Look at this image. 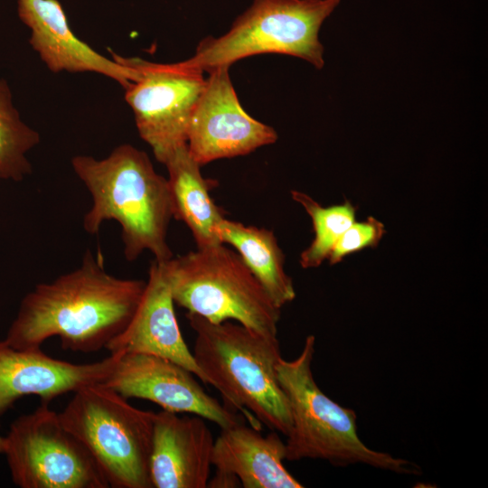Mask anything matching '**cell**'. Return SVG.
Segmentation results:
<instances>
[{"mask_svg": "<svg viewBox=\"0 0 488 488\" xmlns=\"http://www.w3.org/2000/svg\"><path fill=\"white\" fill-rule=\"evenodd\" d=\"M5 446V436L0 435V454L2 453L4 454Z\"/></svg>", "mask_w": 488, "mask_h": 488, "instance_id": "7402d4cb", "label": "cell"}, {"mask_svg": "<svg viewBox=\"0 0 488 488\" xmlns=\"http://www.w3.org/2000/svg\"><path fill=\"white\" fill-rule=\"evenodd\" d=\"M229 68L218 67L208 72L191 117L187 146L201 166L221 158L246 155L277 139L273 127L242 108Z\"/></svg>", "mask_w": 488, "mask_h": 488, "instance_id": "30bf717a", "label": "cell"}, {"mask_svg": "<svg viewBox=\"0 0 488 488\" xmlns=\"http://www.w3.org/2000/svg\"><path fill=\"white\" fill-rule=\"evenodd\" d=\"M71 166L92 198L82 221L86 232L97 234L104 221L112 220L121 227L127 261L146 250L159 262L174 258L167 241L174 218L168 182L146 153L123 144L103 159L75 155Z\"/></svg>", "mask_w": 488, "mask_h": 488, "instance_id": "7a4b0ae2", "label": "cell"}, {"mask_svg": "<svg viewBox=\"0 0 488 488\" xmlns=\"http://www.w3.org/2000/svg\"><path fill=\"white\" fill-rule=\"evenodd\" d=\"M145 283L109 274L102 256L88 250L77 268L23 296L3 341L16 349H40L57 336L64 350L98 352L128 325Z\"/></svg>", "mask_w": 488, "mask_h": 488, "instance_id": "6da1fadb", "label": "cell"}, {"mask_svg": "<svg viewBox=\"0 0 488 488\" xmlns=\"http://www.w3.org/2000/svg\"><path fill=\"white\" fill-rule=\"evenodd\" d=\"M315 338H305L300 354L280 359L278 382L288 400L292 426L287 434L286 460H326L337 466L364 464L398 474H419V466L363 444L357 434L354 410L333 401L316 384L312 361Z\"/></svg>", "mask_w": 488, "mask_h": 488, "instance_id": "277c9868", "label": "cell"}, {"mask_svg": "<svg viewBox=\"0 0 488 488\" xmlns=\"http://www.w3.org/2000/svg\"><path fill=\"white\" fill-rule=\"evenodd\" d=\"M4 454L21 488H108L87 448L42 402L10 426Z\"/></svg>", "mask_w": 488, "mask_h": 488, "instance_id": "ba28073f", "label": "cell"}, {"mask_svg": "<svg viewBox=\"0 0 488 488\" xmlns=\"http://www.w3.org/2000/svg\"><path fill=\"white\" fill-rule=\"evenodd\" d=\"M195 332L192 355L206 384L221 395L225 406L244 413L250 425L287 436L292 420L288 400L278 382L281 356L277 335L239 323H212L186 314Z\"/></svg>", "mask_w": 488, "mask_h": 488, "instance_id": "3957f363", "label": "cell"}, {"mask_svg": "<svg viewBox=\"0 0 488 488\" xmlns=\"http://www.w3.org/2000/svg\"><path fill=\"white\" fill-rule=\"evenodd\" d=\"M384 234V224L373 217L364 221H354L340 237L327 259L334 265L354 252L376 247Z\"/></svg>", "mask_w": 488, "mask_h": 488, "instance_id": "44dd1931", "label": "cell"}, {"mask_svg": "<svg viewBox=\"0 0 488 488\" xmlns=\"http://www.w3.org/2000/svg\"><path fill=\"white\" fill-rule=\"evenodd\" d=\"M341 0H253L223 35L200 42L186 60L203 71L230 67L257 54L297 57L320 70L324 65L319 31Z\"/></svg>", "mask_w": 488, "mask_h": 488, "instance_id": "52a82bcc", "label": "cell"}, {"mask_svg": "<svg viewBox=\"0 0 488 488\" xmlns=\"http://www.w3.org/2000/svg\"><path fill=\"white\" fill-rule=\"evenodd\" d=\"M113 59L136 70L125 89L140 137L164 164L187 144L188 129L196 103L205 87L203 70L183 61L157 63L113 54Z\"/></svg>", "mask_w": 488, "mask_h": 488, "instance_id": "9c48e42d", "label": "cell"}, {"mask_svg": "<svg viewBox=\"0 0 488 488\" xmlns=\"http://www.w3.org/2000/svg\"><path fill=\"white\" fill-rule=\"evenodd\" d=\"M164 165L168 172L173 217L188 227L197 249L221 243L218 225L224 215L210 194L216 182L202 176L187 144L179 146Z\"/></svg>", "mask_w": 488, "mask_h": 488, "instance_id": "e0dca14e", "label": "cell"}, {"mask_svg": "<svg viewBox=\"0 0 488 488\" xmlns=\"http://www.w3.org/2000/svg\"><path fill=\"white\" fill-rule=\"evenodd\" d=\"M213 445L203 418L163 409L155 413L150 457L153 487H207Z\"/></svg>", "mask_w": 488, "mask_h": 488, "instance_id": "9a60e30c", "label": "cell"}, {"mask_svg": "<svg viewBox=\"0 0 488 488\" xmlns=\"http://www.w3.org/2000/svg\"><path fill=\"white\" fill-rule=\"evenodd\" d=\"M218 236L221 243L235 249L278 307L295 299L293 281L284 268L285 256L272 230L224 217Z\"/></svg>", "mask_w": 488, "mask_h": 488, "instance_id": "ac0fdd59", "label": "cell"}, {"mask_svg": "<svg viewBox=\"0 0 488 488\" xmlns=\"http://www.w3.org/2000/svg\"><path fill=\"white\" fill-rule=\"evenodd\" d=\"M17 13L31 30L30 44L52 72H95L127 88L136 70L108 59L71 31L58 0H17Z\"/></svg>", "mask_w": 488, "mask_h": 488, "instance_id": "2e32d148", "label": "cell"}, {"mask_svg": "<svg viewBox=\"0 0 488 488\" xmlns=\"http://www.w3.org/2000/svg\"><path fill=\"white\" fill-rule=\"evenodd\" d=\"M117 355L91 363H72L50 357L42 349H16L0 341V417L26 395L48 403L60 395L102 383Z\"/></svg>", "mask_w": 488, "mask_h": 488, "instance_id": "7c38bea8", "label": "cell"}, {"mask_svg": "<svg viewBox=\"0 0 488 488\" xmlns=\"http://www.w3.org/2000/svg\"><path fill=\"white\" fill-rule=\"evenodd\" d=\"M286 444L278 432L263 436L243 421L221 428L214 439L211 465L216 473L207 487L302 488L285 467Z\"/></svg>", "mask_w": 488, "mask_h": 488, "instance_id": "4fadbf2b", "label": "cell"}, {"mask_svg": "<svg viewBox=\"0 0 488 488\" xmlns=\"http://www.w3.org/2000/svg\"><path fill=\"white\" fill-rule=\"evenodd\" d=\"M174 305L166 261L154 259L134 316L126 329L105 349L110 354L141 352L166 358L191 371L206 384L182 335Z\"/></svg>", "mask_w": 488, "mask_h": 488, "instance_id": "5bb4252c", "label": "cell"}, {"mask_svg": "<svg viewBox=\"0 0 488 488\" xmlns=\"http://www.w3.org/2000/svg\"><path fill=\"white\" fill-rule=\"evenodd\" d=\"M174 304L210 322L234 320L258 332L277 333L281 308L240 256L223 243L166 261Z\"/></svg>", "mask_w": 488, "mask_h": 488, "instance_id": "8992f818", "label": "cell"}, {"mask_svg": "<svg viewBox=\"0 0 488 488\" xmlns=\"http://www.w3.org/2000/svg\"><path fill=\"white\" fill-rule=\"evenodd\" d=\"M60 420L89 452L109 487L153 488L150 457L155 414L99 383L84 386Z\"/></svg>", "mask_w": 488, "mask_h": 488, "instance_id": "5b68a950", "label": "cell"}, {"mask_svg": "<svg viewBox=\"0 0 488 488\" xmlns=\"http://www.w3.org/2000/svg\"><path fill=\"white\" fill-rule=\"evenodd\" d=\"M39 143L40 134L22 120L8 84L0 79V179L19 182L31 174L27 154Z\"/></svg>", "mask_w": 488, "mask_h": 488, "instance_id": "d6986e66", "label": "cell"}, {"mask_svg": "<svg viewBox=\"0 0 488 488\" xmlns=\"http://www.w3.org/2000/svg\"><path fill=\"white\" fill-rule=\"evenodd\" d=\"M116 355L112 371L99 384L124 398L146 399L174 413L197 415L221 428L243 421L242 417L209 395L195 375L181 364L149 353Z\"/></svg>", "mask_w": 488, "mask_h": 488, "instance_id": "8fae6325", "label": "cell"}, {"mask_svg": "<svg viewBox=\"0 0 488 488\" xmlns=\"http://www.w3.org/2000/svg\"><path fill=\"white\" fill-rule=\"evenodd\" d=\"M291 195L310 216L314 232L313 241L300 254V265L303 268L317 267L328 258L340 237L355 221L356 208L349 201L324 207L299 191H292Z\"/></svg>", "mask_w": 488, "mask_h": 488, "instance_id": "ffe728a7", "label": "cell"}]
</instances>
